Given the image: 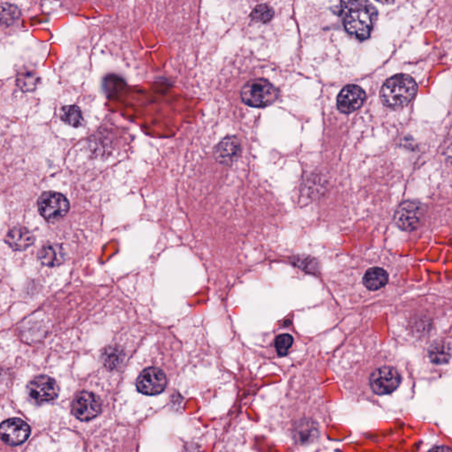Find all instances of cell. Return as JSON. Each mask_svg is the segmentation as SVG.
<instances>
[{
  "mask_svg": "<svg viewBox=\"0 0 452 452\" xmlns=\"http://www.w3.org/2000/svg\"><path fill=\"white\" fill-rule=\"evenodd\" d=\"M340 5V15L346 30L355 38L368 39L376 21V8L368 1H346Z\"/></svg>",
  "mask_w": 452,
  "mask_h": 452,
  "instance_id": "6da1fadb",
  "label": "cell"
},
{
  "mask_svg": "<svg viewBox=\"0 0 452 452\" xmlns=\"http://www.w3.org/2000/svg\"><path fill=\"white\" fill-rule=\"evenodd\" d=\"M417 83L407 74H399L386 80L381 89L380 98L385 106L398 109L416 97Z\"/></svg>",
  "mask_w": 452,
  "mask_h": 452,
  "instance_id": "7a4b0ae2",
  "label": "cell"
},
{
  "mask_svg": "<svg viewBox=\"0 0 452 452\" xmlns=\"http://www.w3.org/2000/svg\"><path fill=\"white\" fill-rule=\"evenodd\" d=\"M241 99L249 106L262 108L269 106L277 100L280 92L265 79L249 80L241 89Z\"/></svg>",
  "mask_w": 452,
  "mask_h": 452,
  "instance_id": "3957f363",
  "label": "cell"
},
{
  "mask_svg": "<svg viewBox=\"0 0 452 452\" xmlns=\"http://www.w3.org/2000/svg\"><path fill=\"white\" fill-rule=\"evenodd\" d=\"M40 214L48 222L63 218L69 212L70 204L66 196L56 192H45L37 202Z\"/></svg>",
  "mask_w": 452,
  "mask_h": 452,
  "instance_id": "277c9868",
  "label": "cell"
},
{
  "mask_svg": "<svg viewBox=\"0 0 452 452\" xmlns=\"http://www.w3.org/2000/svg\"><path fill=\"white\" fill-rule=\"evenodd\" d=\"M400 383V374L391 366L376 368L370 378L371 389L376 395L391 394L398 388Z\"/></svg>",
  "mask_w": 452,
  "mask_h": 452,
  "instance_id": "5b68a950",
  "label": "cell"
},
{
  "mask_svg": "<svg viewBox=\"0 0 452 452\" xmlns=\"http://www.w3.org/2000/svg\"><path fill=\"white\" fill-rule=\"evenodd\" d=\"M101 408L100 399L93 393L88 392L79 393L74 399L72 404L74 416L82 422L94 419L100 414Z\"/></svg>",
  "mask_w": 452,
  "mask_h": 452,
  "instance_id": "8992f818",
  "label": "cell"
},
{
  "mask_svg": "<svg viewBox=\"0 0 452 452\" xmlns=\"http://www.w3.org/2000/svg\"><path fill=\"white\" fill-rule=\"evenodd\" d=\"M27 392L30 398L37 403H45L55 400L60 393V389L57 382L52 377L39 376L30 381L27 385Z\"/></svg>",
  "mask_w": 452,
  "mask_h": 452,
  "instance_id": "52a82bcc",
  "label": "cell"
},
{
  "mask_svg": "<svg viewBox=\"0 0 452 452\" xmlns=\"http://www.w3.org/2000/svg\"><path fill=\"white\" fill-rule=\"evenodd\" d=\"M142 394L153 396L163 392L166 386V376L159 368H148L142 371L136 383Z\"/></svg>",
  "mask_w": 452,
  "mask_h": 452,
  "instance_id": "ba28073f",
  "label": "cell"
},
{
  "mask_svg": "<svg viewBox=\"0 0 452 452\" xmlns=\"http://www.w3.org/2000/svg\"><path fill=\"white\" fill-rule=\"evenodd\" d=\"M30 435V426L21 419L8 420L0 425V438L9 445L23 444Z\"/></svg>",
  "mask_w": 452,
  "mask_h": 452,
  "instance_id": "9c48e42d",
  "label": "cell"
},
{
  "mask_svg": "<svg viewBox=\"0 0 452 452\" xmlns=\"http://www.w3.org/2000/svg\"><path fill=\"white\" fill-rule=\"evenodd\" d=\"M422 216V207L419 203H402L395 214L396 224L404 231H413L417 227Z\"/></svg>",
  "mask_w": 452,
  "mask_h": 452,
  "instance_id": "30bf717a",
  "label": "cell"
},
{
  "mask_svg": "<svg viewBox=\"0 0 452 452\" xmlns=\"http://www.w3.org/2000/svg\"><path fill=\"white\" fill-rule=\"evenodd\" d=\"M366 99V93L357 85L346 86L337 97V105L343 113H352L360 109Z\"/></svg>",
  "mask_w": 452,
  "mask_h": 452,
  "instance_id": "8fae6325",
  "label": "cell"
},
{
  "mask_svg": "<svg viewBox=\"0 0 452 452\" xmlns=\"http://www.w3.org/2000/svg\"><path fill=\"white\" fill-rule=\"evenodd\" d=\"M5 243L14 251H24L35 242V236L29 229L19 225L12 228L5 238Z\"/></svg>",
  "mask_w": 452,
  "mask_h": 452,
  "instance_id": "7c38bea8",
  "label": "cell"
},
{
  "mask_svg": "<svg viewBox=\"0 0 452 452\" xmlns=\"http://www.w3.org/2000/svg\"><path fill=\"white\" fill-rule=\"evenodd\" d=\"M241 151L240 142L234 136H229L219 142L215 150V157L223 165H230L240 156Z\"/></svg>",
  "mask_w": 452,
  "mask_h": 452,
  "instance_id": "4fadbf2b",
  "label": "cell"
},
{
  "mask_svg": "<svg viewBox=\"0 0 452 452\" xmlns=\"http://www.w3.org/2000/svg\"><path fill=\"white\" fill-rule=\"evenodd\" d=\"M38 260L47 267H57L65 261L64 250L58 244H45L38 252Z\"/></svg>",
  "mask_w": 452,
  "mask_h": 452,
  "instance_id": "5bb4252c",
  "label": "cell"
},
{
  "mask_svg": "<svg viewBox=\"0 0 452 452\" xmlns=\"http://www.w3.org/2000/svg\"><path fill=\"white\" fill-rule=\"evenodd\" d=\"M389 281L388 273L385 269L372 268L368 269L363 278L364 286L370 291H376L385 286Z\"/></svg>",
  "mask_w": 452,
  "mask_h": 452,
  "instance_id": "9a60e30c",
  "label": "cell"
},
{
  "mask_svg": "<svg viewBox=\"0 0 452 452\" xmlns=\"http://www.w3.org/2000/svg\"><path fill=\"white\" fill-rule=\"evenodd\" d=\"M429 357L436 364L447 363L451 359V345L447 342L433 343L429 349Z\"/></svg>",
  "mask_w": 452,
  "mask_h": 452,
  "instance_id": "2e32d148",
  "label": "cell"
},
{
  "mask_svg": "<svg viewBox=\"0 0 452 452\" xmlns=\"http://www.w3.org/2000/svg\"><path fill=\"white\" fill-rule=\"evenodd\" d=\"M61 120L74 128H80L84 124L82 111L76 105H67L61 110Z\"/></svg>",
  "mask_w": 452,
  "mask_h": 452,
  "instance_id": "e0dca14e",
  "label": "cell"
},
{
  "mask_svg": "<svg viewBox=\"0 0 452 452\" xmlns=\"http://www.w3.org/2000/svg\"><path fill=\"white\" fill-rule=\"evenodd\" d=\"M274 17V10L271 6L268 5L262 4L256 6L253 9L251 18L253 21H258V23H267L272 20Z\"/></svg>",
  "mask_w": 452,
  "mask_h": 452,
  "instance_id": "ac0fdd59",
  "label": "cell"
},
{
  "mask_svg": "<svg viewBox=\"0 0 452 452\" xmlns=\"http://www.w3.org/2000/svg\"><path fill=\"white\" fill-rule=\"evenodd\" d=\"M20 16V11L16 6L10 4L0 5V23L12 24Z\"/></svg>",
  "mask_w": 452,
  "mask_h": 452,
  "instance_id": "d6986e66",
  "label": "cell"
},
{
  "mask_svg": "<svg viewBox=\"0 0 452 452\" xmlns=\"http://www.w3.org/2000/svg\"><path fill=\"white\" fill-rule=\"evenodd\" d=\"M103 360L105 367L109 370H114L120 364L122 361V354L115 348H110L105 351L103 355Z\"/></svg>",
  "mask_w": 452,
  "mask_h": 452,
  "instance_id": "ffe728a7",
  "label": "cell"
},
{
  "mask_svg": "<svg viewBox=\"0 0 452 452\" xmlns=\"http://www.w3.org/2000/svg\"><path fill=\"white\" fill-rule=\"evenodd\" d=\"M37 80H38V77L36 76V74L32 72L21 73L18 77V84L24 91H34L37 85Z\"/></svg>",
  "mask_w": 452,
  "mask_h": 452,
  "instance_id": "44dd1931",
  "label": "cell"
},
{
  "mask_svg": "<svg viewBox=\"0 0 452 452\" xmlns=\"http://www.w3.org/2000/svg\"><path fill=\"white\" fill-rule=\"evenodd\" d=\"M293 343V337L289 334H282L275 339V346L278 355L286 356L289 352Z\"/></svg>",
  "mask_w": 452,
  "mask_h": 452,
  "instance_id": "7402d4cb",
  "label": "cell"
},
{
  "mask_svg": "<svg viewBox=\"0 0 452 452\" xmlns=\"http://www.w3.org/2000/svg\"><path fill=\"white\" fill-rule=\"evenodd\" d=\"M429 452H451V450L450 448L442 445V447L433 448L432 450H430Z\"/></svg>",
  "mask_w": 452,
  "mask_h": 452,
  "instance_id": "603a6c76",
  "label": "cell"
}]
</instances>
